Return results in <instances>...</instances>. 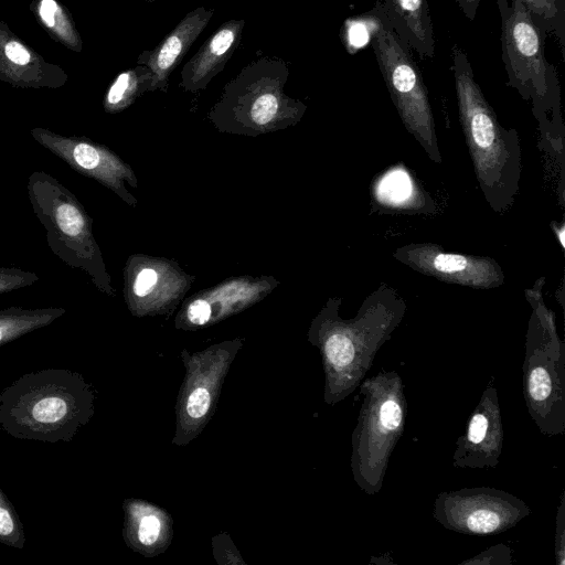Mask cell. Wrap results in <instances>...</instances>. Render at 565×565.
<instances>
[{"label":"cell","mask_w":565,"mask_h":565,"mask_svg":"<svg viewBox=\"0 0 565 565\" xmlns=\"http://www.w3.org/2000/svg\"><path fill=\"white\" fill-rule=\"evenodd\" d=\"M459 120L475 174L490 209L509 211L520 191L522 150L518 131L503 127L475 79L466 52L451 47Z\"/></svg>","instance_id":"6da1fadb"},{"label":"cell","mask_w":565,"mask_h":565,"mask_svg":"<svg viewBox=\"0 0 565 565\" xmlns=\"http://www.w3.org/2000/svg\"><path fill=\"white\" fill-rule=\"evenodd\" d=\"M94 394L67 369L25 373L0 391V430L17 439L71 441L93 414Z\"/></svg>","instance_id":"7a4b0ae2"},{"label":"cell","mask_w":565,"mask_h":565,"mask_svg":"<svg viewBox=\"0 0 565 565\" xmlns=\"http://www.w3.org/2000/svg\"><path fill=\"white\" fill-rule=\"evenodd\" d=\"M508 85L531 102L545 150L563 156L565 129L555 68L546 61L543 32L521 0H498Z\"/></svg>","instance_id":"3957f363"},{"label":"cell","mask_w":565,"mask_h":565,"mask_svg":"<svg viewBox=\"0 0 565 565\" xmlns=\"http://www.w3.org/2000/svg\"><path fill=\"white\" fill-rule=\"evenodd\" d=\"M340 302V299H330L328 303L322 342L338 399L361 385L376 353L391 339L407 311L404 298L385 282L365 297L353 319L343 320L338 316Z\"/></svg>","instance_id":"277c9868"},{"label":"cell","mask_w":565,"mask_h":565,"mask_svg":"<svg viewBox=\"0 0 565 565\" xmlns=\"http://www.w3.org/2000/svg\"><path fill=\"white\" fill-rule=\"evenodd\" d=\"M537 279L525 290L532 315L525 342L523 385L531 418L544 435L565 431V345L558 338L553 312L545 306Z\"/></svg>","instance_id":"5b68a950"},{"label":"cell","mask_w":565,"mask_h":565,"mask_svg":"<svg viewBox=\"0 0 565 565\" xmlns=\"http://www.w3.org/2000/svg\"><path fill=\"white\" fill-rule=\"evenodd\" d=\"M361 393L364 397L352 435V471L359 488L374 495L404 433L407 404L403 382L394 371L364 381Z\"/></svg>","instance_id":"8992f818"},{"label":"cell","mask_w":565,"mask_h":565,"mask_svg":"<svg viewBox=\"0 0 565 565\" xmlns=\"http://www.w3.org/2000/svg\"><path fill=\"white\" fill-rule=\"evenodd\" d=\"M26 190L53 254L72 268L84 270L100 290L111 295L110 279L92 233V218L73 192L43 171L29 177Z\"/></svg>","instance_id":"52a82bcc"},{"label":"cell","mask_w":565,"mask_h":565,"mask_svg":"<svg viewBox=\"0 0 565 565\" xmlns=\"http://www.w3.org/2000/svg\"><path fill=\"white\" fill-rule=\"evenodd\" d=\"M375 3L380 24L370 43L385 85L406 130L431 161L441 163L433 108L422 74L411 51L384 19L379 0Z\"/></svg>","instance_id":"ba28073f"},{"label":"cell","mask_w":565,"mask_h":565,"mask_svg":"<svg viewBox=\"0 0 565 565\" xmlns=\"http://www.w3.org/2000/svg\"><path fill=\"white\" fill-rule=\"evenodd\" d=\"M288 75V64L280 57L252 61L224 86L214 116L256 127L299 118L306 106L285 95Z\"/></svg>","instance_id":"9c48e42d"},{"label":"cell","mask_w":565,"mask_h":565,"mask_svg":"<svg viewBox=\"0 0 565 565\" xmlns=\"http://www.w3.org/2000/svg\"><path fill=\"white\" fill-rule=\"evenodd\" d=\"M531 513L529 505L503 490L490 487L440 492L433 516L447 530L466 535L499 534Z\"/></svg>","instance_id":"30bf717a"},{"label":"cell","mask_w":565,"mask_h":565,"mask_svg":"<svg viewBox=\"0 0 565 565\" xmlns=\"http://www.w3.org/2000/svg\"><path fill=\"white\" fill-rule=\"evenodd\" d=\"M392 255L411 269L447 284L493 289L505 281L504 271L494 258L446 252L436 243H411Z\"/></svg>","instance_id":"8fae6325"},{"label":"cell","mask_w":565,"mask_h":565,"mask_svg":"<svg viewBox=\"0 0 565 565\" xmlns=\"http://www.w3.org/2000/svg\"><path fill=\"white\" fill-rule=\"evenodd\" d=\"M503 447V424L497 388L491 379L457 440L454 466L458 468H494Z\"/></svg>","instance_id":"7c38bea8"},{"label":"cell","mask_w":565,"mask_h":565,"mask_svg":"<svg viewBox=\"0 0 565 565\" xmlns=\"http://www.w3.org/2000/svg\"><path fill=\"white\" fill-rule=\"evenodd\" d=\"M33 138L73 170L94 178L124 196L121 180L127 170L107 148L78 137H63L45 129H33Z\"/></svg>","instance_id":"4fadbf2b"},{"label":"cell","mask_w":565,"mask_h":565,"mask_svg":"<svg viewBox=\"0 0 565 565\" xmlns=\"http://www.w3.org/2000/svg\"><path fill=\"white\" fill-rule=\"evenodd\" d=\"M213 14L214 9L205 7L191 10L157 46L140 53L138 65L147 66L152 73L150 90L167 92L170 75L207 26Z\"/></svg>","instance_id":"5bb4252c"},{"label":"cell","mask_w":565,"mask_h":565,"mask_svg":"<svg viewBox=\"0 0 565 565\" xmlns=\"http://www.w3.org/2000/svg\"><path fill=\"white\" fill-rule=\"evenodd\" d=\"M244 26V19L222 23L182 67L180 87L192 93L204 89L238 47Z\"/></svg>","instance_id":"9a60e30c"},{"label":"cell","mask_w":565,"mask_h":565,"mask_svg":"<svg viewBox=\"0 0 565 565\" xmlns=\"http://www.w3.org/2000/svg\"><path fill=\"white\" fill-rule=\"evenodd\" d=\"M387 24L409 51L435 56V35L427 0H379Z\"/></svg>","instance_id":"2e32d148"},{"label":"cell","mask_w":565,"mask_h":565,"mask_svg":"<svg viewBox=\"0 0 565 565\" xmlns=\"http://www.w3.org/2000/svg\"><path fill=\"white\" fill-rule=\"evenodd\" d=\"M372 194L376 204L388 210L411 213H433L434 202L417 186L405 168L394 167L373 184Z\"/></svg>","instance_id":"e0dca14e"},{"label":"cell","mask_w":565,"mask_h":565,"mask_svg":"<svg viewBox=\"0 0 565 565\" xmlns=\"http://www.w3.org/2000/svg\"><path fill=\"white\" fill-rule=\"evenodd\" d=\"M64 308L25 309L9 307L0 311V345L11 342L29 332L51 324L62 317Z\"/></svg>","instance_id":"ac0fdd59"},{"label":"cell","mask_w":565,"mask_h":565,"mask_svg":"<svg viewBox=\"0 0 565 565\" xmlns=\"http://www.w3.org/2000/svg\"><path fill=\"white\" fill-rule=\"evenodd\" d=\"M152 73L145 65L127 70L114 81L106 95L107 107L117 109L129 105L136 97L150 90Z\"/></svg>","instance_id":"d6986e66"},{"label":"cell","mask_w":565,"mask_h":565,"mask_svg":"<svg viewBox=\"0 0 565 565\" xmlns=\"http://www.w3.org/2000/svg\"><path fill=\"white\" fill-rule=\"evenodd\" d=\"M380 24V11L374 8L359 18L347 20L342 30V40L347 50L353 54L371 42L372 35Z\"/></svg>","instance_id":"ffe728a7"},{"label":"cell","mask_w":565,"mask_h":565,"mask_svg":"<svg viewBox=\"0 0 565 565\" xmlns=\"http://www.w3.org/2000/svg\"><path fill=\"white\" fill-rule=\"evenodd\" d=\"M0 543L14 548L25 544L24 526L11 501L0 488Z\"/></svg>","instance_id":"44dd1931"},{"label":"cell","mask_w":565,"mask_h":565,"mask_svg":"<svg viewBox=\"0 0 565 565\" xmlns=\"http://www.w3.org/2000/svg\"><path fill=\"white\" fill-rule=\"evenodd\" d=\"M531 12L542 32L555 31L564 50V19L557 10V0H521Z\"/></svg>","instance_id":"7402d4cb"},{"label":"cell","mask_w":565,"mask_h":565,"mask_svg":"<svg viewBox=\"0 0 565 565\" xmlns=\"http://www.w3.org/2000/svg\"><path fill=\"white\" fill-rule=\"evenodd\" d=\"M39 280L34 273L17 267H0V295L24 288Z\"/></svg>","instance_id":"603a6c76"},{"label":"cell","mask_w":565,"mask_h":565,"mask_svg":"<svg viewBox=\"0 0 565 565\" xmlns=\"http://www.w3.org/2000/svg\"><path fill=\"white\" fill-rule=\"evenodd\" d=\"M512 550L505 545L492 546L478 556L461 564H511Z\"/></svg>","instance_id":"cb8c5ba5"},{"label":"cell","mask_w":565,"mask_h":565,"mask_svg":"<svg viewBox=\"0 0 565 565\" xmlns=\"http://www.w3.org/2000/svg\"><path fill=\"white\" fill-rule=\"evenodd\" d=\"M210 407V393L203 388H195L188 398L186 412L193 418L204 416Z\"/></svg>","instance_id":"d4e9b609"},{"label":"cell","mask_w":565,"mask_h":565,"mask_svg":"<svg viewBox=\"0 0 565 565\" xmlns=\"http://www.w3.org/2000/svg\"><path fill=\"white\" fill-rule=\"evenodd\" d=\"M161 524L157 516H145L139 523L138 539L143 545L153 544L160 534Z\"/></svg>","instance_id":"484cf974"},{"label":"cell","mask_w":565,"mask_h":565,"mask_svg":"<svg viewBox=\"0 0 565 565\" xmlns=\"http://www.w3.org/2000/svg\"><path fill=\"white\" fill-rule=\"evenodd\" d=\"M157 279V273L152 268H143L135 279L134 292L139 297L149 295L153 290Z\"/></svg>","instance_id":"4316f807"},{"label":"cell","mask_w":565,"mask_h":565,"mask_svg":"<svg viewBox=\"0 0 565 565\" xmlns=\"http://www.w3.org/2000/svg\"><path fill=\"white\" fill-rule=\"evenodd\" d=\"M211 317V307L206 300L198 299L190 303L188 318L194 324H204Z\"/></svg>","instance_id":"83f0119b"},{"label":"cell","mask_w":565,"mask_h":565,"mask_svg":"<svg viewBox=\"0 0 565 565\" xmlns=\"http://www.w3.org/2000/svg\"><path fill=\"white\" fill-rule=\"evenodd\" d=\"M557 525H556V555L558 557V564H564V497H561V504L557 513Z\"/></svg>","instance_id":"f1b7e54d"},{"label":"cell","mask_w":565,"mask_h":565,"mask_svg":"<svg viewBox=\"0 0 565 565\" xmlns=\"http://www.w3.org/2000/svg\"><path fill=\"white\" fill-rule=\"evenodd\" d=\"M7 57L15 64L25 65L30 61V53L18 42H10L4 49Z\"/></svg>","instance_id":"f546056e"},{"label":"cell","mask_w":565,"mask_h":565,"mask_svg":"<svg viewBox=\"0 0 565 565\" xmlns=\"http://www.w3.org/2000/svg\"><path fill=\"white\" fill-rule=\"evenodd\" d=\"M57 11V4L54 0H42L40 4V15L43 20V22L47 26H53L54 21V13Z\"/></svg>","instance_id":"4dcf8cb0"},{"label":"cell","mask_w":565,"mask_h":565,"mask_svg":"<svg viewBox=\"0 0 565 565\" xmlns=\"http://www.w3.org/2000/svg\"><path fill=\"white\" fill-rule=\"evenodd\" d=\"M480 1L481 0H456L461 12L470 21L476 18Z\"/></svg>","instance_id":"1f68e13d"},{"label":"cell","mask_w":565,"mask_h":565,"mask_svg":"<svg viewBox=\"0 0 565 565\" xmlns=\"http://www.w3.org/2000/svg\"><path fill=\"white\" fill-rule=\"evenodd\" d=\"M551 226H552L555 235L557 236V239H558L562 248H564L565 247V244H564L565 243V239H564V235H565L564 223L563 222L562 223L552 222Z\"/></svg>","instance_id":"d6a6232c"},{"label":"cell","mask_w":565,"mask_h":565,"mask_svg":"<svg viewBox=\"0 0 565 565\" xmlns=\"http://www.w3.org/2000/svg\"><path fill=\"white\" fill-rule=\"evenodd\" d=\"M147 3H151L153 2L154 0H145Z\"/></svg>","instance_id":"836d02e7"}]
</instances>
